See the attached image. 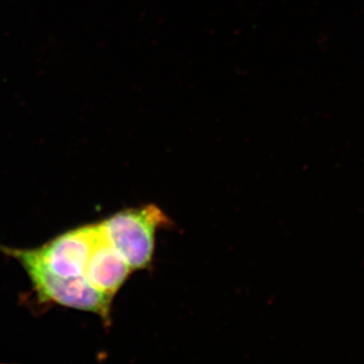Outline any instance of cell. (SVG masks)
<instances>
[{
  "label": "cell",
  "mask_w": 364,
  "mask_h": 364,
  "mask_svg": "<svg viewBox=\"0 0 364 364\" xmlns=\"http://www.w3.org/2000/svg\"><path fill=\"white\" fill-rule=\"evenodd\" d=\"M0 250L20 262L41 301L97 314L109 322L114 296L98 291L85 277L56 274L46 267L36 249L0 247Z\"/></svg>",
  "instance_id": "cell-1"
},
{
  "label": "cell",
  "mask_w": 364,
  "mask_h": 364,
  "mask_svg": "<svg viewBox=\"0 0 364 364\" xmlns=\"http://www.w3.org/2000/svg\"><path fill=\"white\" fill-rule=\"evenodd\" d=\"M168 224V218L156 205L122 210L102 222L112 247L132 270L145 269L152 261L155 234Z\"/></svg>",
  "instance_id": "cell-2"
},
{
  "label": "cell",
  "mask_w": 364,
  "mask_h": 364,
  "mask_svg": "<svg viewBox=\"0 0 364 364\" xmlns=\"http://www.w3.org/2000/svg\"><path fill=\"white\" fill-rule=\"evenodd\" d=\"M100 232V224L77 228L36 250L46 267L56 274L85 277L86 265Z\"/></svg>",
  "instance_id": "cell-3"
},
{
  "label": "cell",
  "mask_w": 364,
  "mask_h": 364,
  "mask_svg": "<svg viewBox=\"0 0 364 364\" xmlns=\"http://www.w3.org/2000/svg\"><path fill=\"white\" fill-rule=\"evenodd\" d=\"M100 224V232L86 265L85 277L102 293L114 296L133 272L112 247Z\"/></svg>",
  "instance_id": "cell-4"
}]
</instances>
